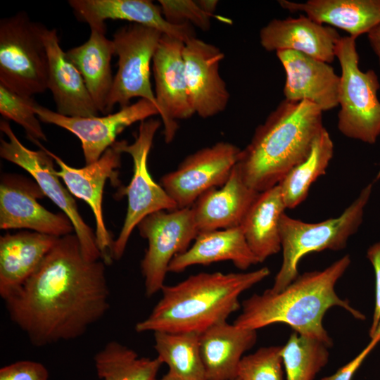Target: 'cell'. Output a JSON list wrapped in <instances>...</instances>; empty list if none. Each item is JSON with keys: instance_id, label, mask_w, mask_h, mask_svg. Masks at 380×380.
I'll return each instance as SVG.
<instances>
[{"instance_id": "38", "label": "cell", "mask_w": 380, "mask_h": 380, "mask_svg": "<svg viewBox=\"0 0 380 380\" xmlns=\"http://www.w3.org/2000/svg\"><path fill=\"white\" fill-rule=\"evenodd\" d=\"M379 342L380 325L375 335L371 338L370 342L355 358L338 369L334 374L324 377L321 380H351L365 359Z\"/></svg>"}, {"instance_id": "36", "label": "cell", "mask_w": 380, "mask_h": 380, "mask_svg": "<svg viewBox=\"0 0 380 380\" xmlns=\"http://www.w3.org/2000/svg\"><path fill=\"white\" fill-rule=\"evenodd\" d=\"M46 367L32 360H20L0 369V380H48Z\"/></svg>"}, {"instance_id": "39", "label": "cell", "mask_w": 380, "mask_h": 380, "mask_svg": "<svg viewBox=\"0 0 380 380\" xmlns=\"http://www.w3.org/2000/svg\"><path fill=\"white\" fill-rule=\"evenodd\" d=\"M367 38L369 45L378 59L380 68V23L367 34Z\"/></svg>"}, {"instance_id": "40", "label": "cell", "mask_w": 380, "mask_h": 380, "mask_svg": "<svg viewBox=\"0 0 380 380\" xmlns=\"http://www.w3.org/2000/svg\"><path fill=\"white\" fill-rule=\"evenodd\" d=\"M199 7L208 14L219 18L213 14L218 4V1L216 0H198L196 1Z\"/></svg>"}, {"instance_id": "29", "label": "cell", "mask_w": 380, "mask_h": 380, "mask_svg": "<svg viewBox=\"0 0 380 380\" xmlns=\"http://www.w3.org/2000/svg\"><path fill=\"white\" fill-rule=\"evenodd\" d=\"M333 154V141L324 127L313 141L308 156L278 184L286 208H294L305 201L312 183L326 173Z\"/></svg>"}, {"instance_id": "15", "label": "cell", "mask_w": 380, "mask_h": 380, "mask_svg": "<svg viewBox=\"0 0 380 380\" xmlns=\"http://www.w3.org/2000/svg\"><path fill=\"white\" fill-rule=\"evenodd\" d=\"M184 44L176 38L163 34L152 61L154 95L167 144L175 138L177 120L187 119L195 114L185 79Z\"/></svg>"}, {"instance_id": "30", "label": "cell", "mask_w": 380, "mask_h": 380, "mask_svg": "<svg viewBox=\"0 0 380 380\" xmlns=\"http://www.w3.org/2000/svg\"><path fill=\"white\" fill-rule=\"evenodd\" d=\"M157 357L169 367V372L182 380H205L199 349V334L155 331Z\"/></svg>"}, {"instance_id": "23", "label": "cell", "mask_w": 380, "mask_h": 380, "mask_svg": "<svg viewBox=\"0 0 380 380\" xmlns=\"http://www.w3.org/2000/svg\"><path fill=\"white\" fill-rule=\"evenodd\" d=\"M58 237L23 231L0 238V296L4 300L39 268Z\"/></svg>"}, {"instance_id": "1", "label": "cell", "mask_w": 380, "mask_h": 380, "mask_svg": "<svg viewBox=\"0 0 380 380\" xmlns=\"http://www.w3.org/2000/svg\"><path fill=\"white\" fill-rule=\"evenodd\" d=\"M106 265L84 257L75 234L59 237L36 272L4 300L11 320L38 347L80 337L109 310Z\"/></svg>"}, {"instance_id": "35", "label": "cell", "mask_w": 380, "mask_h": 380, "mask_svg": "<svg viewBox=\"0 0 380 380\" xmlns=\"http://www.w3.org/2000/svg\"><path fill=\"white\" fill-rule=\"evenodd\" d=\"M164 18L174 25L190 24L203 31L210 28L212 15L203 11L196 1L159 0Z\"/></svg>"}, {"instance_id": "5", "label": "cell", "mask_w": 380, "mask_h": 380, "mask_svg": "<svg viewBox=\"0 0 380 380\" xmlns=\"http://www.w3.org/2000/svg\"><path fill=\"white\" fill-rule=\"evenodd\" d=\"M373 184L365 186L357 197L337 217L316 223L293 218L285 213L279 222L283 260L272 288L284 290L298 274L300 260L307 254L346 248L349 238L359 229Z\"/></svg>"}, {"instance_id": "16", "label": "cell", "mask_w": 380, "mask_h": 380, "mask_svg": "<svg viewBox=\"0 0 380 380\" xmlns=\"http://www.w3.org/2000/svg\"><path fill=\"white\" fill-rule=\"evenodd\" d=\"M60 170L57 176L64 182L70 193L85 201L91 208L96 221V237L98 248L106 264L111 262L114 241L107 229L103 215V189L107 179L115 177L121 164L122 152L114 145L108 148L96 162L75 168L46 148Z\"/></svg>"}, {"instance_id": "18", "label": "cell", "mask_w": 380, "mask_h": 380, "mask_svg": "<svg viewBox=\"0 0 380 380\" xmlns=\"http://www.w3.org/2000/svg\"><path fill=\"white\" fill-rule=\"evenodd\" d=\"M68 4L80 21L88 23L91 30L103 34L106 32L107 20H122L156 29L184 43L196 37L191 25L170 23L160 7L151 1L70 0Z\"/></svg>"}, {"instance_id": "8", "label": "cell", "mask_w": 380, "mask_h": 380, "mask_svg": "<svg viewBox=\"0 0 380 380\" xmlns=\"http://www.w3.org/2000/svg\"><path fill=\"white\" fill-rule=\"evenodd\" d=\"M160 125L158 120L153 118L143 120L132 144L126 141L113 144L122 153H127L132 157L133 175L124 189L127 197V210L120 232L113 242V259L120 260L122 257L132 231L146 216L159 210L177 208L160 184L153 181L148 170V153Z\"/></svg>"}, {"instance_id": "26", "label": "cell", "mask_w": 380, "mask_h": 380, "mask_svg": "<svg viewBox=\"0 0 380 380\" xmlns=\"http://www.w3.org/2000/svg\"><path fill=\"white\" fill-rule=\"evenodd\" d=\"M291 13H303L322 25L336 27L357 38L380 23V0L278 1Z\"/></svg>"}, {"instance_id": "4", "label": "cell", "mask_w": 380, "mask_h": 380, "mask_svg": "<svg viewBox=\"0 0 380 380\" xmlns=\"http://www.w3.org/2000/svg\"><path fill=\"white\" fill-rule=\"evenodd\" d=\"M322 113L308 101H281L241 149L236 167L244 182L259 193L277 185L309 154L324 127Z\"/></svg>"}, {"instance_id": "33", "label": "cell", "mask_w": 380, "mask_h": 380, "mask_svg": "<svg viewBox=\"0 0 380 380\" xmlns=\"http://www.w3.org/2000/svg\"><path fill=\"white\" fill-rule=\"evenodd\" d=\"M33 97L19 94L0 83V113L7 120L20 125L32 142L47 141L34 111Z\"/></svg>"}, {"instance_id": "14", "label": "cell", "mask_w": 380, "mask_h": 380, "mask_svg": "<svg viewBox=\"0 0 380 380\" xmlns=\"http://www.w3.org/2000/svg\"><path fill=\"white\" fill-rule=\"evenodd\" d=\"M44 196L35 182L15 174H4L0 183V228L27 229L61 237L74 231L63 213H53L39 202Z\"/></svg>"}, {"instance_id": "9", "label": "cell", "mask_w": 380, "mask_h": 380, "mask_svg": "<svg viewBox=\"0 0 380 380\" xmlns=\"http://www.w3.org/2000/svg\"><path fill=\"white\" fill-rule=\"evenodd\" d=\"M0 129L7 140L1 139L0 156L27 171L32 176L44 196H47L71 221L84 257L91 261L102 259L96 243V234L84 221L72 194L59 180L53 167V159L40 141V149L25 147L18 139L8 122L1 120Z\"/></svg>"}, {"instance_id": "37", "label": "cell", "mask_w": 380, "mask_h": 380, "mask_svg": "<svg viewBox=\"0 0 380 380\" xmlns=\"http://www.w3.org/2000/svg\"><path fill=\"white\" fill-rule=\"evenodd\" d=\"M367 258L373 266L375 274V303L372 322L369 330L372 338L380 325V242L372 245L367 251Z\"/></svg>"}, {"instance_id": "7", "label": "cell", "mask_w": 380, "mask_h": 380, "mask_svg": "<svg viewBox=\"0 0 380 380\" xmlns=\"http://www.w3.org/2000/svg\"><path fill=\"white\" fill-rule=\"evenodd\" d=\"M44 27L25 12L0 20V83L19 94L32 97L48 89Z\"/></svg>"}, {"instance_id": "27", "label": "cell", "mask_w": 380, "mask_h": 380, "mask_svg": "<svg viewBox=\"0 0 380 380\" xmlns=\"http://www.w3.org/2000/svg\"><path fill=\"white\" fill-rule=\"evenodd\" d=\"M65 55L82 76L99 112L106 115L114 78L110 64L115 55L113 41L106 34L91 30L88 40L68 50Z\"/></svg>"}, {"instance_id": "3", "label": "cell", "mask_w": 380, "mask_h": 380, "mask_svg": "<svg viewBox=\"0 0 380 380\" xmlns=\"http://www.w3.org/2000/svg\"><path fill=\"white\" fill-rule=\"evenodd\" d=\"M270 274L267 267L248 272H201L177 284L164 285L161 298L135 330L201 334L227 321L241 307L240 295Z\"/></svg>"}, {"instance_id": "41", "label": "cell", "mask_w": 380, "mask_h": 380, "mask_svg": "<svg viewBox=\"0 0 380 380\" xmlns=\"http://www.w3.org/2000/svg\"><path fill=\"white\" fill-rule=\"evenodd\" d=\"M155 380H182V379L175 376V374H172L171 372H168L162 378L160 379L156 378Z\"/></svg>"}, {"instance_id": "43", "label": "cell", "mask_w": 380, "mask_h": 380, "mask_svg": "<svg viewBox=\"0 0 380 380\" xmlns=\"http://www.w3.org/2000/svg\"><path fill=\"white\" fill-rule=\"evenodd\" d=\"M234 380H239V379H238L236 378V379H234Z\"/></svg>"}, {"instance_id": "2", "label": "cell", "mask_w": 380, "mask_h": 380, "mask_svg": "<svg viewBox=\"0 0 380 380\" xmlns=\"http://www.w3.org/2000/svg\"><path fill=\"white\" fill-rule=\"evenodd\" d=\"M350 264L345 255L322 270L298 275L281 291L271 289L261 294L255 293L242 303L241 313L233 324L256 330L274 323H284L293 331L332 346V339L324 329L322 320L332 307H341L355 318L365 316L353 308L347 300L336 293L335 285Z\"/></svg>"}, {"instance_id": "28", "label": "cell", "mask_w": 380, "mask_h": 380, "mask_svg": "<svg viewBox=\"0 0 380 380\" xmlns=\"http://www.w3.org/2000/svg\"><path fill=\"white\" fill-rule=\"evenodd\" d=\"M285 209L277 184L258 194L241 224L248 245L260 262L281 249L279 222Z\"/></svg>"}, {"instance_id": "24", "label": "cell", "mask_w": 380, "mask_h": 380, "mask_svg": "<svg viewBox=\"0 0 380 380\" xmlns=\"http://www.w3.org/2000/svg\"><path fill=\"white\" fill-rule=\"evenodd\" d=\"M256 330L225 322L199 334V349L205 380H234L245 352L256 343Z\"/></svg>"}, {"instance_id": "32", "label": "cell", "mask_w": 380, "mask_h": 380, "mask_svg": "<svg viewBox=\"0 0 380 380\" xmlns=\"http://www.w3.org/2000/svg\"><path fill=\"white\" fill-rule=\"evenodd\" d=\"M329 348L322 341L293 332L281 350L286 380H313L328 362Z\"/></svg>"}, {"instance_id": "17", "label": "cell", "mask_w": 380, "mask_h": 380, "mask_svg": "<svg viewBox=\"0 0 380 380\" xmlns=\"http://www.w3.org/2000/svg\"><path fill=\"white\" fill-rule=\"evenodd\" d=\"M224 54L216 46L197 37L185 42L184 74L191 107L203 118L224 111L230 95L220 74Z\"/></svg>"}, {"instance_id": "42", "label": "cell", "mask_w": 380, "mask_h": 380, "mask_svg": "<svg viewBox=\"0 0 380 380\" xmlns=\"http://www.w3.org/2000/svg\"><path fill=\"white\" fill-rule=\"evenodd\" d=\"M379 179H380V168L378 171L375 180H379Z\"/></svg>"}, {"instance_id": "20", "label": "cell", "mask_w": 380, "mask_h": 380, "mask_svg": "<svg viewBox=\"0 0 380 380\" xmlns=\"http://www.w3.org/2000/svg\"><path fill=\"white\" fill-rule=\"evenodd\" d=\"M260 43L267 51L290 50L331 63L341 36L332 27L320 24L305 15L274 18L260 31Z\"/></svg>"}, {"instance_id": "25", "label": "cell", "mask_w": 380, "mask_h": 380, "mask_svg": "<svg viewBox=\"0 0 380 380\" xmlns=\"http://www.w3.org/2000/svg\"><path fill=\"white\" fill-rule=\"evenodd\" d=\"M230 260L239 269L245 270L260 263L251 250L241 226L199 232L194 243L171 260L168 272H181L194 265H209Z\"/></svg>"}, {"instance_id": "31", "label": "cell", "mask_w": 380, "mask_h": 380, "mask_svg": "<svg viewBox=\"0 0 380 380\" xmlns=\"http://www.w3.org/2000/svg\"><path fill=\"white\" fill-rule=\"evenodd\" d=\"M101 380H155L163 364L158 358L139 357L132 348L110 341L94 356Z\"/></svg>"}, {"instance_id": "12", "label": "cell", "mask_w": 380, "mask_h": 380, "mask_svg": "<svg viewBox=\"0 0 380 380\" xmlns=\"http://www.w3.org/2000/svg\"><path fill=\"white\" fill-rule=\"evenodd\" d=\"M241 151L225 141L199 149L186 157L176 170L164 175L160 184L177 208H190L205 192L227 181Z\"/></svg>"}, {"instance_id": "11", "label": "cell", "mask_w": 380, "mask_h": 380, "mask_svg": "<svg viewBox=\"0 0 380 380\" xmlns=\"http://www.w3.org/2000/svg\"><path fill=\"white\" fill-rule=\"evenodd\" d=\"M137 227L148 241L141 270L145 293L151 297L164 286L171 260L189 249L199 232L191 207L154 212L146 216Z\"/></svg>"}, {"instance_id": "22", "label": "cell", "mask_w": 380, "mask_h": 380, "mask_svg": "<svg viewBox=\"0 0 380 380\" xmlns=\"http://www.w3.org/2000/svg\"><path fill=\"white\" fill-rule=\"evenodd\" d=\"M259 194L244 182L236 165L220 189L205 192L191 207L198 232L241 226Z\"/></svg>"}, {"instance_id": "19", "label": "cell", "mask_w": 380, "mask_h": 380, "mask_svg": "<svg viewBox=\"0 0 380 380\" xmlns=\"http://www.w3.org/2000/svg\"><path fill=\"white\" fill-rule=\"evenodd\" d=\"M275 53L286 74L285 99L308 101L323 112L338 106L340 76L330 63L294 51Z\"/></svg>"}, {"instance_id": "6", "label": "cell", "mask_w": 380, "mask_h": 380, "mask_svg": "<svg viewBox=\"0 0 380 380\" xmlns=\"http://www.w3.org/2000/svg\"><path fill=\"white\" fill-rule=\"evenodd\" d=\"M356 39L341 37L336 49L341 72L337 127L348 138L373 144L380 136V84L373 70L360 68Z\"/></svg>"}, {"instance_id": "34", "label": "cell", "mask_w": 380, "mask_h": 380, "mask_svg": "<svg viewBox=\"0 0 380 380\" xmlns=\"http://www.w3.org/2000/svg\"><path fill=\"white\" fill-rule=\"evenodd\" d=\"M282 346L262 347L243 356L239 365V380H284Z\"/></svg>"}, {"instance_id": "13", "label": "cell", "mask_w": 380, "mask_h": 380, "mask_svg": "<svg viewBox=\"0 0 380 380\" xmlns=\"http://www.w3.org/2000/svg\"><path fill=\"white\" fill-rule=\"evenodd\" d=\"M34 111L40 121L63 128L80 139L86 165L97 161L126 127L159 115L156 106L144 99L103 116L68 117L39 103Z\"/></svg>"}, {"instance_id": "10", "label": "cell", "mask_w": 380, "mask_h": 380, "mask_svg": "<svg viewBox=\"0 0 380 380\" xmlns=\"http://www.w3.org/2000/svg\"><path fill=\"white\" fill-rule=\"evenodd\" d=\"M163 34L156 29L136 23H129L115 32L112 41L114 53L118 57V68L106 115L110 114L117 104L120 108L129 106L130 100L135 97L147 99L157 107L150 81V67Z\"/></svg>"}, {"instance_id": "21", "label": "cell", "mask_w": 380, "mask_h": 380, "mask_svg": "<svg viewBox=\"0 0 380 380\" xmlns=\"http://www.w3.org/2000/svg\"><path fill=\"white\" fill-rule=\"evenodd\" d=\"M43 39L49 61L47 88L56 112L68 117L98 116L82 76L61 47L56 30L44 27Z\"/></svg>"}]
</instances>
